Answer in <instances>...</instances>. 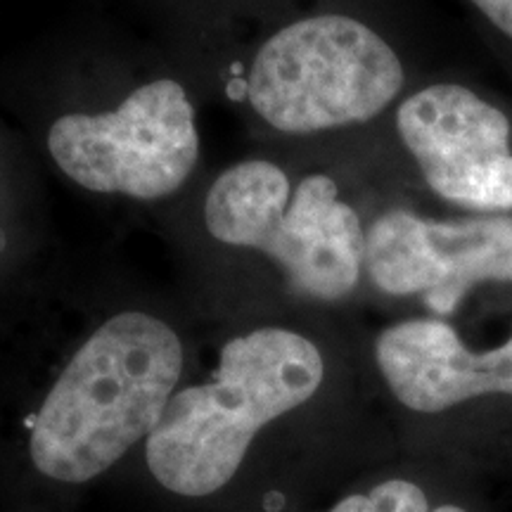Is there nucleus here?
Wrapping results in <instances>:
<instances>
[{
    "instance_id": "nucleus-1",
    "label": "nucleus",
    "mask_w": 512,
    "mask_h": 512,
    "mask_svg": "<svg viewBox=\"0 0 512 512\" xmlns=\"http://www.w3.org/2000/svg\"><path fill=\"white\" fill-rule=\"evenodd\" d=\"M183 370V339L166 320L114 313L72 351L31 415V472L67 498L112 475L155 432Z\"/></svg>"
},
{
    "instance_id": "nucleus-2",
    "label": "nucleus",
    "mask_w": 512,
    "mask_h": 512,
    "mask_svg": "<svg viewBox=\"0 0 512 512\" xmlns=\"http://www.w3.org/2000/svg\"><path fill=\"white\" fill-rule=\"evenodd\" d=\"M325 380L316 342L266 325L223 344L209 380L178 387L140 448L164 494L209 501L247 470L259 437L309 403Z\"/></svg>"
},
{
    "instance_id": "nucleus-3",
    "label": "nucleus",
    "mask_w": 512,
    "mask_h": 512,
    "mask_svg": "<svg viewBox=\"0 0 512 512\" xmlns=\"http://www.w3.org/2000/svg\"><path fill=\"white\" fill-rule=\"evenodd\" d=\"M204 223L223 245L268 256L292 292L318 302L349 297L366 266V230L325 174L292 190L285 171L264 159L230 166L207 192Z\"/></svg>"
},
{
    "instance_id": "nucleus-4",
    "label": "nucleus",
    "mask_w": 512,
    "mask_h": 512,
    "mask_svg": "<svg viewBox=\"0 0 512 512\" xmlns=\"http://www.w3.org/2000/svg\"><path fill=\"white\" fill-rule=\"evenodd\" d=\"M403 83L399 55L370 24L347 12H318L259 48L247 95L266 124L306 136L375 119Z\"/></svg>"
},
{
    "instance_id": "nucleus-5",
    "label": "nucleus",
    "mask_w": 512,
    "mask_h": 512,
    "mask_svg": "<svg viewBox=\"0 0 512 512\" xmlns=\"http://www.w3.org/2000/svg\"><path fill=\"white\" fill-rule=\"evenodd\" d=\"M48 150L81 188L159 200L195 171L200 133L185 88L157 79L112 112L64 114L50 126Z\"/></svg>"
},
{
    "instance_id": "nucleus-6",
    "label": "nucleus",
    "mask_w": 512,
    "mask_h": 512,
    "mask_svg": "<svg viewBox=\"0 0 512 512\" xmlns=\"http://www.w3.org/2000/svg\"><path fill=\"white\" fill-rule=\"evenodd\" d=\"M363 268L380 292L420 294L451 316L475 285L512 283V216L434 221L392 209L366 230Z\"/></svg>"
},
{
    "instance_id": "nucleus-7",
    "label": "nucleus",
    "mask_w": 512,
    "mask_h": 512,
    "mask_svg": "<svg viewBox=\"0 0 512 512\" xmlns=\"http://www.w3.org/2000/svg\"><path fill=\"white\" fill-rule=\"evenodd\" d=\"M396 128L441 200L512 209V131L496 105L458 83H437L401 102Z\"/></svg>"
},
{
    "instance_id": "nucleus-8",
    "label": "nucleus",
    "mask_w": 512,
    "mask_h": 512,
    "mask_svg": "<svg viewBox=\"0 0 512 512\" xmlns=\"http://www.w3.org/2000/svg\"><path fill=\"white\" fill-rule=\"evenodd\" d=\"M375 363L394 399L415 413H441L486 394L512 396V337L472 351L441 318L389 325L375 342Z\"/></svg>"
},
{
    "instance_id": "nucleus-9",
    "label": "nucleus",
    "mask_w": 512,
    "mask_h": 512,
    "mask_svg": "<svg viewBox=\"0 0 512 512\" xmlns=\"http://www.w3.org/2000/svg\"><path fill=\"white\" fill-rule=\"evenodd\" d=\"M328 512H467L460 505H437L432 508L422 486L411 479L392 477L370 486L366 491H354L332 505Z\"/></svg>"
},
{
    "instance_id": "nucleus-10",
    "label": "nucleus",
    "mask_w": 512,
    "mask_h": 512,
    "mask_svg": "<svg viewBox=\"0 0 512 512\" xmlns=\"http://www.w3.org/2000/svg\"><path fill=\"white\" fill-rule=\"evenodd\" d=\"M491 27L512 41V0H467Z\"/></svg>"
}]
</instances>
